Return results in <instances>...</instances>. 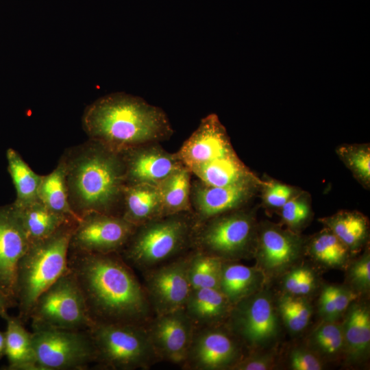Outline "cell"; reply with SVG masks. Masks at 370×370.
<instances>
[{
	"label": "cell",
	"instance_id": "6da1fadb",
	"mask_svg": "<svg viewBox=\"0 0 370 370\" xmlns=\"http://www.w3.org/2000/svg\"><path fill=\"white\" fill-rule=\"evenodd\" d=\"M68 267L93 325H145L153 317L143 286L119 253L69 251Z\"/></svg>",
	"mask_w": 370,
	"mask_h": 370
},
{
	"label": "cell",
	"instance_id": "7a4b0ae2",
	"mask_svg": "<svg viewBox=\"0 0 370 370\" xmlns=\"http://www.w3.org/2000/svg\"><path fill=\"white\" fill-rule=\"evenodd\" d=\"M90 140L118 153L168 139L173 133L166 113L143 98L124 92L101 97L82 117Z\"/></svg>",
	"mask_w": 370,
	"mask_h": 370
},
{
	"label": "cell",
	"instance_id": "3957f363",
	"mask_svg": "<svg viewBox=\"0 0 370 370\" xmlns=\"http://www.w3.org/2000/svg\"><path fill=\"white\" fill-rule=\"evenodd\" d=\"M69 200L80 218L92 212L118 215L126 184L120 153L89 140L64 155Z\"/></svg>",
	"mask_w": 370,
	"mask_h": 370
},
{
	"label": "cell",
	"instance_id": "277c9868",
	"mask_svg": "<svg viewBox=\"0 0 370 370\" xmlns=\"http://www.w3.org/2000/svg\"><path fill=\"white\" fill-rule=\"evenodd\" d=\"M77 222H70L52 235L30 242L18 262L15 295L18 318L29 320L38 297L66 273L71 234Z\"/></svg>",
	"mask_w": 370,
	"mask_h": 370
},
{
	"label": "cell",
	"instance_id": "5b68a950",
	"mask_svg": "<svg viewBox=\"0 0 370 370\" xmlns=\"http://www.w3.org/2000/svg\"><path fill=\"white\" fill-rule=\"evenodd\" d=\"M195 230L193 213L164 216L136 227L119 254L144 271L180 255L193 244Z\"/></svg>",
	"mask_w": 370,
	"mask_h": 370
},
{
	"label": "cell",
	"instance_id": "8992f818",
	"mask_svg": "<svg viewBox=\"0 0 370 370\" xmlns=\"http://www.w3.org/2000/svg\"><path fill=\"white\" fill-rule=\"evenodd\" d=\"M88 331L101 369H147L159 360L145 325L94 324Z\"/></svg>",
	"mask_w": 370,
	"mask_h": 370
},
{
	"label": "cell",
	"instance_id": "52a82bcc",
	"mask_svg": "<svg viewBox=\"0 0 370 370\" xmlns=\"http://www.w3.org/2000/svg\"><path fill=\"white\" fill-rule=\"evenodd\" d=\"M258 225L252 212L237 209L195 227V250L222 261H237L254 255Z\"/></svg>",
	"mask_w": 370,
	"mask_h": 370
},
{
	"label": "cell",
	"instance_id": "ba28073f",
	"mask_svg": "<svg viewBox=\"0 0 370 370\" xmlns=\"http://www.w3.org/2000/svg\"><path fill=\"white\" fill-rule=\"evenodd\" d=\"M29 320L32 330H88L93 325L81 291L69 269L38 297Z\"/></svg>",
	"mask_w": 370,
	"mask_h": 370
},
{
	"label": "cell",
	"instance_id": "9c48e42d",
	"mask_svg": "<svg viewBox=\"0 0 370 370\" xmlns=\"http://www.w3.org/2000/svg\"><path fill=\"white\" fill-rule=\"evenodd\" d=\"M32 334L38 370H82L95 362L88 330L42 328Z\"/></svg>",
	"mask_w": 370,
	"mask_h": 370
},
{
	"label": "cell",
	"instance_id": "30bf717a",
	"mask_svg": "<svg viewBox=\"0 0 370 370\" xmlns=\"http://www.w3.org/2000/svg\"><path fill=\"white\" fill-rule=\"evenodd\" d=\"M276 312L270 293L261 288L233 306L227 327L247 347H262L278 335Z\"/></svg>",
	"mask_w": 370,
	"mask_h": 370
},
{
	"label": "cell",
	"instance_id": "8fae6325",
	"mask_svg": "<svg viewBox=\"0 0 370 370\" xmlns=\"http://www.w3.org/2000/svg\"><path fill=\"white\" fill-rule=\"evenodd\" d=\"M136 227L120 215L89 212L82 216L73 230L69 251L120 253Z\"/></svg>",
	"mask_w": 370,
	"mask_h": 370
},
{
	"label": "cell",
	"instance_id": "7c38bea8",
	"mask_svg": "<svg viewBox=\"0 0 370 370\" xmlns=\"http://www.w3.org/2000/svg\"><path fill=\"white\" fill-rule=\"evenodd\" d=\"M190 256H182L143 271V287L153 315L184 308L192 289L188 278Z\"/></svg>",
	"mask_w": 370,
	"mask_h": 370
},
{
	"label": "cell",
	"instance_id": "4fadbf2b",
	"mask_svg": "<svg viewBox=\"0 0 370 370\" xmlns=\"http://www.w3.org/2000/svg\"><path fill=\"white\" fill-rule=\"evenodd\" d=\"M236 336L221 325L195 328L187 357L186 369H231L241 358Z\"/></svg>",
	"mask_w": 370,
	"mask_h": 370
},
{
	"label": "cell",
	"instance_id": "5bb4252c",
	"mask_svg": "<svg viewBox=\"0 0 370 370\" xmlns=\"http://www.w3.org/2000/svg\"><path fill=\"white\" fill-rule=\"evenodd\" d=\"M302 238L295 232L267 221L257 227L254 256L264 276L285 271L299 258L304 248Z\"/></svg>",
	"mask_w": 370,
	"mask_h": 370
},
{
	"label": "cell",
	"instance_id": "9a60e30c",
	"mask_svg": "<svg viewBox=\"0 0 370 370\" xmlns=\"http://www.w3.org/2000/svg\"><path fill=\"white\" fill-rule=\"evenodd\" d=\"M261 180L214 186L198 179L191 183L190 201L195 227L216 216L240 209L262 186Z\"/></svg>",
	"mask_w": 370,
	"mask_h": 370
},
{
	"label": "cell",
	"instance_id": "2e32d148",
	"mask_svg": "<svg viewBox=\"0 0 370 370\" xmlns=\"http://www.w3.org/2000/svg\"><path fill=\"white\" fill-rule=\"evenodd\" d=\"M145 327L159 360L182 366L195 329L184 308L154 315Z\"/></svg>",
	"mask_w": 370,
	"mask_h": 370
},
{
	"label": "cell",
	"instance_id": "e0dca14e",
	"mask_svg": "<svg viewBox=\"0 0 370 370\" xmlns=\"http://www.w3.org/2000/svg\"><path fill=\"white\" fill-rule=\"evenodd\" d=\"M29 241L12 204L0 206V291L16 306V273Z\"/></svg>",
	"mask_w": 370,
	"mask_h": 370
},
{
	"label": "cell",
	"instance_id": "ac0fdd59",
	"mask_svg": "<svg viewBox=\"0 0 370 370\" xmlns=\"http://www.w3.org/2000/svg\"><path fill=\"white\" fill-rule=\"evenodd\" d=\"M234 153L226 130L215 114L202 119L198 127L177 152L190 173L205 164Z\"/></svg>",
	"mask_w": 370,
	"mask_h": 370
},
{
	"label": "cell",
	"instance_id": "d6986e66",
	"mask_svg": "<svg viewBox=\"0 0 370 370\" xmlns=\"http://www.w3.org/2000/svg\"><path fill=\"white\" fill-rule=\"evenodd\" d=\"M120 153L125 164L126 184L157 186L184 166L177 153L168 152L158 143L138 145Z\"/></svg>",
	"mask_w": 370,
	"mask_h": 370
},
{
	"label": "cell",
	"instance_id": "ffe728a7",
	"mask_svg": "<svg viewBox=\"0 0 370 370\" xmlns=\"http://www.w3.org/2000/svg\"><path fill=\"white\" fill-rule=\"evenodd\" d=\"M233 306L219 288H192L184 310L195 328L221 325Z\"/></svg>",
	"mask_w": 370,
	"mask_h": 370
},
{
	"label": "cell",
	"instance_id": "44dd1931",
	"mask_svg": "<svg viewBox=\"0 0 370 370\" xmlns=\"http://www.w3.org/2000/svg\"><path fill=\"white\" fill-rule=\"evenodd\" d=\"M121 216L136 227L163 217L157 186L125 184L122 196Z\"/></svg>",
	"mask_w": 370,
	"mask_h": 370
},
{
	"label": "cell",
	"instance_id": "7402d4cb",
	"mask_svg": "<svg viewBox=\"0 0 370 370\" xmlns=\"http://www.w3.org/2000/svg\"><path fill=\"white\" fill-rule=\"evenodd\" d=\"M341 324L344 352L354 362L365 359L370 348V312L362 303H352Z\"/></svg>",
	"mask_w": 370,
	"mask_h": 370
},
{
	"label": "cell",
	"instance_id": "603a6c76",
	"mask_svg": "<svg viewBox=\"0 0 370 370\" xmlns=\"http://www.w3.org/2000/svg\"><path fill=\"white\" fill-rule=\"evenodd\" d=\"M264 278L256 267H249L236 261H223L219 289L234 306L260 290Z\"/></svg>",
	"mask_w": 370,
	"mask_h": 370
},
{
	"label": "cell",
	"instance_id": "cb8c5ba5",
	"mask_svg": "<svg viewBox=\"0 0 370 370\" xmlns=\"http://www.w3.org/2000/svg\"><path fill=\"white\" fill-rule=\"evenodd\" d=\"M5 332V356L10 370H38L33 346L32 334L27 331L18 317L7 314Z\"/></svg>",
	"mask_w": 370,
	"mask_h": 370
},
{
	"label": "cell",
	"instance_id": "d4e9b609",
	"mask_svg": "<svg viewBox=\"0 0 370 370\" xmlns=\"http://www.w3.org/2000/svg\"><path fill=\"white\" fill-rule=\"evenodd\" d=\"M191 174L203 183L214 186L259 179L240 160L236 152L205 164L194 169Z\"/></svg>",
	"mask_w": 370,
	"mask_h": 370
},
{
	"label": "cell",
	"instance_id": "484cf974",
	"mask_svg": "<svg viewBox=\"0 0 370 370\" xmlns=\"http://www.w3.org/2000/svg\"><path fill=\"white\" fill-rule=\"evenodd\" d=\"M319 221L333 232L351 253L360 250L369 236L367 218L357 211L341 210Z\"/></svg>",
	"mask_w": 370,
	"mask_h": 370
},
{
	"label": "cell",
	"instance_id": "4316f807",
	"mask_svg": "<svg viewBox=\"0 0 370 370\" xmlns=\"http://www.w3.org/2000/svg\"><path fill=\"white\" fill-rule=\"evenodd\" d=\"M191 175L190 171L183 166L157 185L163 217L180 213H193L190 201Z\"/></svg>",
	"mask_w": 370,
	"mask_h": 370
},
{
	"label": "cell",
	"instance_id": "83f0119b",
	"mask_svg": "<svg viewBox=\"0 0 370 370\" xmlns=\"http://www.w3.org/2000/svg\"><path fill=\"white\" fill-rule=\"evenodd\" d=\"M15 208L29 243L52 235L68 223L77 222L50 210L40 200L21 208Z\"/></svg>",
	"mask_w": 370,
	"mask_h": 370
},
{
	"label": "cell",
	"instance_id": "f1b7e54d",
	"mask_svg": "<svg viewBox=\"0 0 370 370\" xmlns=\"http://www.w3.org/2000/svg\"><path fill=\"white\" fill-rule=\"evenodd\" d=\"M38 195L39 200L50 210L78 221L79 217L72 210L66 180V164L63 157L50 173L42 175Z\"/></svg>",
	"mask_w": 370,
	"mask_h": 370
},
{
	"label": "cell",
	"instance_id": "f546056e",
	"mask_svg": "<svg viewBox=\"0 0 370 370\" xmlns=\"http://www.w3.org/2000/svg\"><path fill=\"white\" fill-rule=\"evenodd\" d=\"M6 158L8 170L16 193L12 204L21 208L38 201V190L42 175L36 173L15 149L9 148Z\"/></svg>",
	"mask_w": 370,
	"mask_h": 370
},
{
	"label": "cell",
	"instance_id": "4dcf8cb0",
	"mask_svg": "<svg viewBox=\"0 0 370 370\" xmlns=\"http://www.w3.org/2000/svg\"><path fill=\"white\" fill-rule=\"evenodd\" d=\"M307 251L314 260L334 269L345 267L351 254L347 246L326 227L310 240Z\"/></svg>",
	"mask_w": 370,
	"mask_h": 370
},
{
	"label": "cell",
	"instance_id": "1f68e13d",
	"mask_svg": "<svg viewBox=\"0 0 370 370\" xmlns=\"http://www.w3.org/2000/svg\"><path fill=\"white\" fill-rule=\"evenodd\" d=\"M223 261L214 256L195 250L191 253L188 278L191 288H214L219 289Z\"/></svg>",
	"mask_w": 370,
	"mask_h": 370
},
{
	"label": "cell",
	"instance_id": "d6a6232c",
	"mask_svg": "<svg viewBox=\"0 0 370 370\" xmlns=\"http://www.w3.org/2000/svg\"><path fill=\"white\" fill-rule=\"evenodd\" d=\"M336 153L354 177L366 188L370 186V147L367 144H345Z\"/></svg>",
	"mask_w": 370,
	"mask_h": 370
},
{
	"label": "cell",
	"instance_id": "836d02e7",
	"mask_svg": "<svg viewBox=\"0 0 370 370\" xmlns=\"http://www.w3.org/2000/svg\"><path fill=\"white\" fill-rule=\"evenodd\" d=\"M310 342L317 355L334 358L344 352L341 325L323 321L311 334Z\"/></svg>",
	"mask_w": 370,
	"mask_h": 370
},
{
	"label": "cell",
	"instance_id": "e575fe53",
	"mask_svg": "<svg viewBox=\"0 0 370 370\" xmlns=\"http://www.w3.org/2000/svg\"><path fill=\"white\" fill-rule=\"evenodd\" d=\"M280 210L282 219L288 229L297 232L310 218L312 210L310 195L299 190Z\"/></svg>",
	"mask_w": 370,
	"mask_h": 370
},
{
	"label": "cell",
	"instance_id": "d590c367",
	"mask_svg": "<svg viewBox=\"0 0 370 370\" xmlns=\"http://www.w3.org/2000/svg\"><path fill=\"white\" fill-rule=\"evenodd\" d=\"M262 187L263 203L267 207L273 209L280 210L291 198L299 192L290 185L275 180L264 182Z\"/></svg>",
	"mask_w": 370,
	"mask_h": 370
},
{
	"label": "cell",
	"instance_id": "8d00e7d4",
	"mask_svg": "<svg viewBox=\"0 0 370 370\" xmlns=\"http://www.w3.org/2000/svg\"><path fill=\"white\" fill-rule=\"evenodd\" d=\"M347 279L351 289L358 293H366L370 287V256L366 251L349 267Z\"/></svg>",
	"mask_w": 370,
	"mask_h": 370
},
{
	"label": "cell",
	"instance_id": "74e56055",
	"mask_svg": "<svg viewBox=\"0 0 370 370\" xmlns=\"http://www.w3.org/2000/svg\"><path fill=\"white\" fill-rule=\"evenodd\" d=\"M290 367L294 370H321L323 365L318 355L306 348L297 347L289 356Z\"/></svg>",
	"mask_w": 370,
	"mask_h": 370
},
{
	"label": "cell",
	"instance_id": "f35d334b",
	"mask_svg": "<svg viewBox=\"0 0 370 370\" xmlns=\"http://www.w3.org/2000/svg\"><path fill=\"white\" fill-rule=\"evenodd\" d=\"M341 288L342 287L338 286L329 285L322 290L319 298V312L323 321H335L336 306Z\"/></svg>",
	"mask_w": 370,
	"mask_h": 370
},
{
	"label": "cell",
	"instance_id": "ab89813d",
	"mask_svg": "<svg viewBox=\"0 0 370 370\" xmlns=\"http://www.w3.org/2000/svg\"><path fill=\"white\" fill-rule=\"evenodd\" d=\"M274 357L271 354H254L242 357L231 369L234 370H269L274 367Z\"/></svg>",
	"mask_w": 370,
	"mask_h": 370
},
{
	"label": "cell",
	"instance_id": "60d3db41",
	"mask_svg": "<svg viewBox=\"0 0 370 370\" xmlns=\"http://www.w3.org/2000/svg\"><path fill=\"white\" fill-rule=\"evenodd\" d=\"M317 285V278L314 271L306 266L304 275L292 295L305 296L311 293Z\"/></svg>",
	"mask_w": 370,
	"mask_h": 370
},
{
	"label": "cell",
	"instance_id": "b9f144b4",
	"mask_svg": "<svg viewBox=\"0 0 370 370\" xmlns=\"http://www.w3.org/2000/svg\"><path fill=\"white\" fill-rule=\"evenodd\" d=\"M14 307L11 301L0 291V316L2 318L8 314V310Z\"/></svg>",
	"mask_w": 370,
	"mask_h": 370
},
{
	"label": "cell",
	"instance_id": "7bdbcfd3",
	"mask_svg": "<svg viewBox=\"0 0 370 370\" xmlns=\"http://www.w3.org/2000/svg\"><path fill=\"white\" fill-rule=\"evenodd\" d=\"M5 332L0 331V358L5 356Z\"/></svg>",
	"mask_w": 370,
	"mask_h": 370
}]
</instances>
